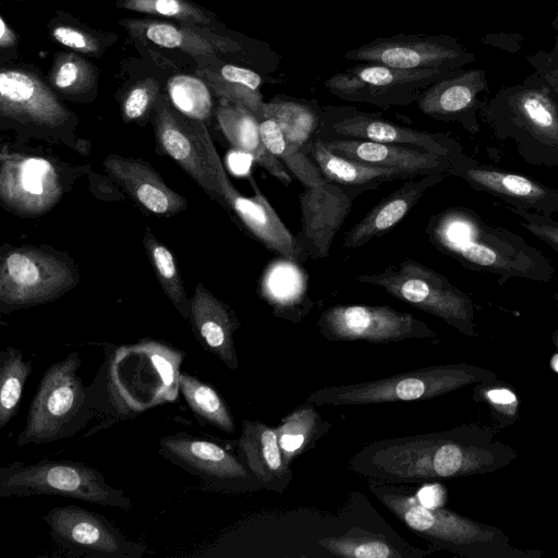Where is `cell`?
<instances>
[{
	"label": "cell",
	"instance_id": "obj_1",
	"mask_svg": "<svg viewBox=\"0 0 558 558\" xmlns=\"http://www.w3.org/2000/svg\"><path fill=\"white\" fill-rule=\"evenodd\" d=\"M517 450L489 426L464 424L447 430L372 441L349 460L355 474L387 484H413L496 472Z\"/></svg>",
	"mask_w": 558,
	"mask_h": 558
},
{
	"label": "cell",
	"instance_id": "obj_2",
	"mask_svg": "<svg viewBox=\"0 0 558 558\" xmlns=\"http://www.w3.org/2000/svg\"><path fill=\"white\" fill-rule=\"evenodd\" d=\"M429 241L462 266L497 278L548 283L555 276L551 262L522 236L496 227L463 207L442 211L430 219Z\"/></svg>",
	"mask_w": 558,
	"mask_h": 558
},
{
	"label": "cell",
	"instance_id": "obj_3",
	"mask_svg": "<svg viewBox=\"0 0 558 558\" xmlns=\"http://www.w3.org/2000/svg\"><path fill=\"white\" fill-rule=\"evenodd\" d=\"M369 490L401 522L432 545L465 558H538L537 549L510 544L500 529L478 522L442 507L423 506L408 490L369 480Z\"/></svg>",
	"mask_w": 558,
	"mask_h": 558
},
{
	"label": "cell",
	"instance_id": "obj_4",
	"mask_svg": "<svg viewBox=\"0 0 558 558\" xmlns=\"http://www.w3.org/2000/svg\"><path fill=\"white\" fill-rule=\"evenodd\" d=\"M480 118L498 140L514 142L527 162L558 167V100L547 89L504 87L486 100Z\"/></svg>",
	"mask_w": 558,
	"mask_h": 558
},
{
	"label": "cell",
	"instance_id": "obj_5",
	"mask_svg": "<svg viewBox=\"0 0 558 558\" xmlns=\"http://www.w3.org/2000/svg\"><path fill=\"white\" fill-rule=\"evenodd\" d=\"M82 357L72 352L43 374L16 445H41L74 437L96 415L78 373Z\"/></svg>",
	"mask_w": 558,
	"mask_h": 558
},
{
	"label": "cell",
	"instance_id": "obj_6",
	"mask_svg": "<svg viewBox=\"0 0 558 558\" xmlns=\"http://www.w3.org/2000/svg\"><path fill=\"white\" fill-rule=\"evenodd\" d=\"M497 378L495 372L477 365H433L375 380L324 387L313 391L306 402L315 405H365L427 400Z\"/></svg>",
	"mask_w": 558,
	"mask_h": 558
},
{
	"label": "cell",
	"instance_id": "obj_7",
	"mask_svg": "<svg viewBox=\"0 0 558 558\" xmlns=\"http://www.w3.org/2000/svg\"><path fill=\"white\" fill-rule=\"evenodd\" d=\"M57 496L131 511L132 501L100 471L82 462L43 459L14 461L0 469V497Z\"/></svg>",
	"mask_w": 558,
	"mask_h": 558
},
{
	"label": "cell",
	"instance_id": "obj_8",
	"mask_svg": "<svg viewBox=\"0 0 558 558\" xmlns=\"http://www.w3.org/2000/svg\"><path fill=\"white\" fill-rule=\"evenodd\" d=\"M359 283L384 289L393 298L430 314L460 333L475 337L474 303L444 275L411 258L375 274H362Z\"/></svg>",
	"mask_w": 558,
	"mask_h": 558
},
{
	"label": "cell",
	"instance_id": "obj_9",
	"mask_svg": "<svg viewBox=\"0 0 558 558\" xmlns=\"http://www.w3.org/2000/svg\"><path fill=\"white\" fill-rule=\"evenodd\" d=\"M190 119L218 186V202L232 211L244 228L267 250L286 260L299 263L294 234L286 227L253 178L250 177L248 180L254 195H242L228 178L206 126L198 119Z\"/></svg>",
	"mask_w": 558,
	"mask_h": 558
},
{
	"label": "cell",
	"instance_id": "obj_10",
	"mask_svg": "<svg viewBox=\"0 0 558 558\" xmlns=\"http://www.w3.org/2000/svg\"><path fill=\"white\" fill-rule=\"evenodd\" d=\"M460 70L399 69L364 63L336 73L325 85L342 100L388 109L416 102L424 89Z\"/></svg>",
	"mask_w": 558,
	"mask_h": 558
},
{
	"label": "cell",
	"instance_id": "obj_11",
	"mask_svg": "<svg viewBox=\"0 0 558 558\" xmlns=\"http://www.w3.org/2000/svg\"><path fill=\"white\" fill-rule=\"evenodd\" d=\"M74 282L71 267L59 257L29 246L10 250L0 265L1 312L53 301Z\"/></svg>",
	"mask_w": 558,
	"mask_h": 558
},
{
	"label": "cell",
	"instance_id": "obj_12",
	"mask_svg": "<svg viewBox=\"0 0 558 558\" xmlns=\"http://www.w3.org/2000/svg\"><path fill=\"white\" fill-rule=\"evenodd\" d=\"M158 445L160 456L208 490L240 494L263 488L241 457L216 441L177 432L160 437Z\"/></svg>",
	"mask_w": 558,
	"mask_h": 558
},
{
	"label": "cell",
	"instance_id": "obj_13",
	"mask_svg": "<svg viewBox=\"0 0 558 558\" xmlns=\"http://www.w3.org/2000/svg\"><path fill=\"white\" fill-rule=\"evenodd\" d=\"M316 325L323 337L329 341H439L438 333L427 324L409 313L386 305L330 306L323 311Z\"/></svg>",
	"mask_w": 558,
	"mask_h": 558
},
{
	"label": "cell",
	"instance_id": "obj_14",
	"mask_svg": "<svg viewBox=\"0 0 558 558\" xmlns=\"http://www.w3.org/2000/svg\"><path fill=\"white\" fill-rule=\"evenodd\" d=\"M43 520L56 545L73 556L140 558L147 551L102 514L76 505L53 507Z\"/></svg>",
	"mask_w": 558,
	"mask_h": 558
},
{
	"label": "cell",
	"instance_id": "obj_15",
	"mask_svg": "<svg viewBox=\"0 0 558 558\" xmlns=\"http://www.w3.org/2000/svg\"><path fill=\"white\" fill-rule=\"evenodd\" d=\"M316 135L323 140H364L393 144L453 157L462 146L445 133H430L400 125L353 107L328 106L319 110Z\"/></svg>",
	"mask_w": 558,
	"mask_h": 558
},
{
	"label": "cell",
	"instance_id": "obj_16",
	"mask_svg": "<svg viewBox=\"0 0 558 558\" xmlns=\"http://www.w3.org/2000/svg\"><path fill=\"white\" fill-rule=\"evenodd\" d=\"M369 191L364 186L324 181L299 194L301 229L294 234L299 263L330 255L335 236L351 213L355 198Z\"/></svg>",
	"mask_w": 558,
	"mask_h": 558
},
{
	"label": "cell",
	"instance_id": "obj_17",
	"mask_svg": "<svg viewBox=\"0 0 558 558\" xmlns=\"http://www.w3.org/2000/svg\"><path fill=\"white\" fill-rule=\"evenodd\" d=\"M344 58L399 69L457 70L474 62L475 54L445 35H396L347 51Z\"/></svg>",
	"mask_w": 558,
	"mask_h": 558
},
{
	"label": "cell",
	"instance_id": "obj_18",
	"mask_svg": "<svg viewBox=\"0 0 558 558\" xmlns=\"http://www.w3.org/2000/svg\"><path fill=\"white\" fill-rule=\"evenodd\" d=\"M447 175L506 202L510 207L553 217L558 215V190L514 172L480 163L463 151L453 156Z\"/></svg>",
	"mask_w": 558,
	"mask_h": 558
},
{
	"label": "cell",
	"instance_id": "obj_19",
	"mask_svg": "<svg viewBox=\"0 0 558 558\" xmlns=\"http://www.w3.org/2000/svg\"><path fill=\"white\" fill-rule=\"evenodd\" d=\"M62 186L53 166L39 157L9 154L0 158V197L9 208L40 215L61 197Z\"/></svg>",
	"mask_w": 558,
	"mask_h": 558
},
{
	"label": "cell",
	"instance_id": "obj_20",
	"mask_svg": "<svg viewBox=\"0 0 558 558\" xmlns=\"http://www.w3.org/2000/svg\"><path fill=\"white\" fill-rule=\"evenodd\" d=\"M489 92L486 72L483 69H461L424 89L417 107L425 116L445 122H458L468 132L480 130V112Z\"/></svg>",
	"mask_w": 558,
	"mask_h": 558
},
{
	"label": "cell",
	"instance_id": "obj_21",
	"mask_svg": "<svg viewBox=\"0 0 558 558\" xmlns=\"http://www.w3.org/2000/svg\"><path fill=\"white\" fill-rule=\"evenodd\" d=\"M0 114L23 123L56 128L70 112L36 75L14 69L0 73Z\"/></svg>",
	"mask_w": 558,
	"mask_h": 558
},
{
	"label": "cell",
	"instance_id": "obj_22",
	"mask_svg": "<svg viewBox=\"0 0 558 558\" xmlns=\"http://www.w3.org/2000/svg\"><path fill=\"white\" fill-rule=\"evenodd\" d=\"M154 130L159 149L180 165L209 197L218 202V186L190 117L173 110L161 97L155 108Z\"/></svg>",
	"mask_w": 558,
	"mask_h": 558
},
{
	"label": "cell",
	"instance_id": "obj_23",
	"mask_svg": "<svg viewBox=\"0 0 558 558\" xmlns=\"http://www.w3.org/2000/svg\"><path fill=\"white\" fill-rule=\"evenodd\" d=\"M102 165L110 178L147 211L169 217L186 209V199L171 190L148 162L112 154Z\"/></svg>",
	"mask_w": 558,
	"mask_h": 558
},
{
	"label": "cell",
	"instance_id": "obj_24",
	"mask_svg": "<svg viewBox=\"0 0 558 558\" xmlns=\"http://www.w3.org/2000/svg\"><path fill=\"white\" fill-rule=\"evenodd\" d=\"M189 322L196 340L206 351L217 356L229 369L239 367L233 336L240 320L228 304L201 282L190 299Z\"/></svg>",
	"mask_w": 558,
	"mask_h": 558
},
{
	"label": "cell",
	"instance_id": "obj_25",
	"mask_svg": "<svg viewBox=\"0 0 558 558\" xmlns=\"http://www.w3.org/2000/svg\"><path fill=\"white\" fill-rule=\"evenodd\" d=\"M330 151L342 157L373 166L397 168L420 175H447L452 158L417 148L384 144L364 140H323Z\"/></svg>",
	"mask_w": 558,
	"mask_h": 558
},
{
	"label": "cell",
	"instance_id": "obj_26",
	"mask_svg": "<svg viewBox=\"0 0 558 558\" xmlns=\"http://www.w3.org/2000/svg\"><path fill=\"white\" fill-rule=\"evenodd\" d=\"M444 173L426 174L405 180L396 191L373 207L344 235V248H357L388 233L417 204L425 192L441 182Z\"/></svg>",
	"mask_w": 558,
	"mask_h": 558
},
{
	"label": "cell",
	"instance_id": "obj_27",
	"mask_svg": "<svg viewBox=\"0 0 558 558\" xmlns=\"http://www.w3.org/2000/svg\"><path fill=\"white\" fill-rule=\"evenodd\" d=\"M238 454L263 488L282 493L292 480V470L283 459L275 427L244 418L234 441Z\"/></svg>",
	"mask_w": 558,
	"mask_h": 558
},
{
	"label": "cell",
	"instance_id": "obj_28",
	"mask_svg": "<svg viewBox=\"0 0 558 558\" xmlns=\"http://www.w3.org/2000/svg\"><path fill=\"white\" fill-rule=\"evenodd\" d=\"M216 119L222 134L233 148L251 156L253 161L283 185L291 184V173L265 146L260 135L259 120L251 110L223 100L216 111Z\"/></svg>",
	"mask_w": 558,
	"mask_h": 558
},
{
	"label": "cell",
	"instance_id": "obj_29",
	"mask_svg": "<svg viewBox=\"0 0 558 558\" xmlns=\"http://www.w3.org/2000/svg\"><path fill=\"white\" fill-rule=\"evenodd\" d=\"M303 151L315 162L326 180L340 184L375 190L385 182L421 177L411 171L367 165L337 155L326 148L316 134Z\"/></svg>",
	"mask_w": 558,
	"mask_h": 558
},
{
	"label": "cell",
	"instance_id": "obj_30",
	"mask_svg": "<svg viewBox=\"0 0 558 558\" xmlns=\"http://www.w3.org/2000/svg\"><path fill=\"white\" fill-rule=\"evenodd\" d=\"M319 546L337 557L344 558H421L433 550L397 546L384 534L353 527L339 536L324 537Z\"/></svg>",
	"mask_w": 558,
	"mask_h": 558
},
{
	"label": "cell",
	"instance_id": "obj_31",
	"mask_svg": "<svg viewBox=\"0 0 558 558\" xmlns=\"http://www.w3.org/2000/svg\"><path fill=\"white\" fill-rule=\"evenodd\" d=\"M313 403L306 402L282 418L275 427L278 442L288 465L312 449L316 441L330 428Z\"/></svg>",
	"mask_w": 558,
	"mask_h": 558
},
{
	"label": "cell",
	"instance_id": "obj_32",
	"mask_svg": "<svg viewBox=\"0 0 558 558\" xmlns=\"http://www.w3.org/2000/svg\"><path fill=\"white\" fill-rule=\"evenodd\" d=\"M179 390L199 420L228 434L235 430L234 418L227 402L211 385L187 372H180Z\"/></svg>",
	"mask_w": 558,
	"mask_h": 558
},
{
	"label": "cell",
	"instance_id": "obj_33",
	"mask_svg": "<svg viewBox=\"0 0 558 558\" xmlns=\"http://www.w3.org/2000/svg\"><path fill=\"white\" fill-rule=\"evenodd\" d=\"M259 130L267 149L304 187L326 181L318 167L303 149L287 141L275 120L263 117L259 119Z\"/></svg>",
	"mask_w": 558,
	"mask_h": 558
},
{
	"label": "cell",
	"instance_id": "obj_34",
	"mask_svg": "<svg viewBox=\"0 0 558 558\" xmlns=\"http://www.w3.org/2000/svg\"><path fill=\"white\" fill-rule=\"evenodd\" d=\"M33 371L22 350L7 347L0 352V429L17 414L22 395Z\"/></svg>",
	"mask_w": 558,
	"mask_h": 558
},
{
	"label": "cell",
	"instance_id": "obj_35",
	"mask_svg": "<svg viewBox=\"0 0 558 558\" xmlns=\"http://www.w3.org/2000/svg\"><path fill=\"white\" fill-rule=\"evenodd\" d=\"M144 36L165 48H178L194 56L213 57L217 49H225L228 40L203 35L189 27H178L162 22H136Z\"/></svg>",
	"mask_w": 558,
	"mask_h": 558
},
{
	"label": "cell",
	"instance_id": "obj_36",
	"mask_svg": "<svg viewBox=\"0 0 558 558\" xmlns=\"http://www.w3.org/2000/svg\"><path fill=\"white\" fill-rule=\"evenodd\" d=\"M263 117L275 120L287 141L301 149L315 136L319 123V110L292 100L265 102Z\"/></svg>",
	"mask_w": 558,
	"mask_h": 558
},
{
	"label": "cell",
	"instance_id": "obj_37",
	"mask_svg": "<svg viewBox=\"0 0 558 558\" xmlns=\"http://www.w3.org/2000/svg\"><path fill=\"white\" fill-rule=\"evenodd\" d=\"M143 242L163 292L181 316L189 322L190 299L186 296L173 254L148 227H146Z\"/></svg>",
	"mask_w": 558,
	"mask_h": 558
},
{
	"label": "cell",
	"instance_id": "obj_38",
	"mask_svg": "<svg viewBox=\"0 0 558 558\" xmlns=\"http://www.w3.org/2000/svg\"><path fill=\"white\" fill-rule=\"evenodd\" d=\"M168 92L174 107L183 114L201 119L211 107L207 85L192 75H175L168 82Z\"/></svg>",
	"mask_w": 558,
	"mask_h": 558
},
{
	"label": "cell",
	"instance_id": "obj_39",
	"mask_svg": "<svg viewBox=\"0 0 558 558\" xmlns=\"http://www.w3.org/2000/svg\"><path fill=\"white\" fill-rule=\"evenodd\" d=\"M496 380L477 384L474 400L488 404L492 417L504 428L517 420L518 397L512 389Z\"/></svg>",
	"mask_w": 558,
	"mask_h": 558
},
{
	"label": "cell",
	"instance_id": "obj_40",
	"mask_svg": "<svg viewBox=\"0 0 558 558\" xmlns=\"http://www.w3.org/2000/svg\"><path fill=\"white\" fill-rule=\"evenodd\" d=\"M50 81L64 94H80L93 84V69L85 60L74 54H63L54 63Z\"/></svg>",
	"mask_w": 558,
	"mask_h": 558
},
{
	"label": "cell",
	"instance_id": "obj_41",
	"mask_svg": "<svg viewBox=\"0 0 558 558\" xmlns=\"http://www.w3.org/2000/svg\"><path fill=\"white\" fill-rule=\"evenodd\" d=\"M118 7L191 23L208 24L210 20L202 9L186 0H119Z\"/></svg>",
	"mask_w": 558,
	"mask_h": 558
},
{
	"label": "cell",
	"instance_id": "obj_42",
	"mask_svg": "<svg viewBox=\"0 0 558 558\" xmlns=\"http://www.w3.org/2000/svg\"><path fill=\"white\" fill-rule=\"evenodd\" d=\"M198 73L206 80L214 93L222 100L241 105L251 110L258 120L263 118L264 105L259 90L252 89L243 84L223 80L217 72L202 70Z\"/></svg>",
	"mask_w": 558,
	"mask_h": 558
},
{
	"label": "cell",
	"instance_id": "obj_43",
	"mask_svg": "<svg viewBox=\"0 0 558 558\" xmlns=\"http://www.w3.org/2000/svg\"><path fill=\"white\" fill-rule=\"evenodd\" d=\"M535 72L527 76L524 84L541 86L550 92L558 100V36L549 52L537 51L527 58Z\"/></svg>",
	"mask_w": 558,
	"mask_h": 558
},
{
	"label": "cell",
	"instance_id": "obj_44",
	"mask_svg": "<svg viewBox=\"0 0 558 558\" xmlns=\"http://www.w3.org/2000/svg\"><path fill=\"white\" fill-rule=\"evenodd\" d=\"M159 84L154 78H146L135 84L125 95L121 105L125 121L143 119L157 101Z\"/></svg>",
	"mask_w": 558,
	"mask_h": 558
},
{
	"label": "cell",
	"instance_id": "obj_45",
	"mask_svg": "<svg viewBox=\"0 0 558 558\" xmlns=\"http://www.w3.org/2000/svg\"><path fill=\"white\" fill-rule=\"evenodd\" d=\"M519 218V223L542 242L558 253V221L553 217L539 215L525 209L507 206Z\"/></svg>",
	"mask_w": 558,
	"mask_h": 558
},
{
	"label": "cell",
	"instance_id": "obj_46",
	"mask_svg": "<svg viewBox=\"0 0 558 558\" xmlns=\"http://www.w3.org/2000/svg\"><path fill=\"white\" fill-rule=\"evenodd\" d=\"M53 39L74 51L96 54L100 50L98 40L89 34L72 26L61 25L52 31Z\"/></svg>",
	"mask_w": 558,
	"mask_h": 558
},
{
	"label": "cell",
	"instance_id": "obj_47",
	"mask_svg": "<svg viewBox=\"0 0 558 558\" xmlns=\"http://www.w3.org/2000/svg\"><path fill=\"white\" fill-rule=\"evenodd\" d=\"M218 74L226 81L240 83L255 90H259L262 84V77L257 73L232 64L221 66Z\"/></svg>",
	"mask_w": 558,
	"mask_h": 558
},
{
	"label": "cell",
	"instance_id": "obj_48",
	"mask_svg": "<svg viewBox=\"0 0 558 558\" xmlns=\"http://www.w3.org/2000/svg\"><path fill=\"white\" fill-rule=\"evenodd\" d=\"M415 497L425 507L438 508L446 501V489L440 484H428L422 487Z\"/></svg>",
	"mask_w": 558,
	"mask_h": 558
},
{
	"label": "cell",
	"instance_id": "obj_49",
	"mask_svg": "<svg viewBox=\"0 0 558 558\" xmlns=\"http://www.w3.org/2000/svg\"><path fill=\"white\" fill-rule=\"evenodd\" d=\"M16 44V35L5 23L4 19L0 16V46L1 48H9Z\"/></svg>",
	"mask_w": 558,
	"mask_h": 558
},
{
	"label": "cell",
	"instance_id": "obj_50",
	"mask_svg": "<svg viewBox=\"0 0 558 558\" xmlns=\"http://www.w3.org/2000/svg\"><path fill=\"white\" fill-rule=\"evenodd\" d=\"M550 367L558 373V353L554 354L550 360Z\"/></svg>",
	"mask_w": 558,
	"mask_h": 558
},
{
	"label": "cell",
	"instance_id": "obj_51",
	"mask_svg": "<svg viewBox=\"0 0 558 558\" xmlns=\"http://www.w3.org/2000/svg\"><path fill=\"white\" fill-rule=\"evenodd\" d=\"M551 343L558 350V328L551 335Z\"/></svg>",
	"mask_w": 558,
	"mask_h": 558
},
{
	"label": "cell",
	"instance_id": "obj_52",
	"mask_svg": "<svg viewBox=\"0 0 558 558\" xmlns=\"http://www.w3.org/2000/svg\"><path fill=\"white\" fill-rule=\"evenodd\" d=\"M551 25L555 29L558 31V2H557V14H556V17H555L554 22L551 23Z\"/></svg>",
	"mask_w": 558,
	"mask_h": 558
},
{
	"label": "cell",
	"instance_id": "obj_53",
	"mask_svg": "<svg viewBox=\"0 0 558 558\" xmlns=\"http://www.w3.org/2000/svg\"><path fill=\"white\" fill-rule=\"evenodd\" d=\"M553 299H554V301H555V303H556V306H557V308H558V292H555V293L553 294Z\"/></svg>",
	"mask_w": 558,
	"mask_h": 558
}]
</instances>
